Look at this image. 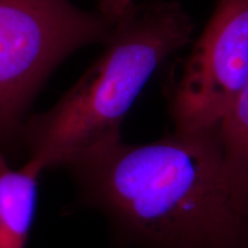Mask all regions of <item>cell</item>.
<instances>
[{"instance_id": "cell-5", "label": "cell", "mask_w": 248, "mask_h": 248, "mask_svg": "<svg viewBox=\"0 0 248 248\" xmlns=\"http://www.w3.org/2000/svg\"><path fill=\"white\" fill-rule=\"evenodd\" d=\"M45 169L29 159L14 169L0 152V248H26L35 221L39 177Z\"/></svg>"}, {"instance_id": "cell-1", "label": "cell", "mask_w": 248, "mask_h": 248, "mask_svg": "<svg viewBox=\"0 0 248 248\" xmlns=\"http://www.w3.org/2000/svg\"><path fill=\"white\" fill-rule=\"evenodd\" d=\"M80 203L106 219L113 248H248V215L226 172L218 130L147 144L122 137L63 166Z\"/></svg>"}, {"instance_id": "cell-4", "label": "cell", "mask_w": 248, "mask_h": 248, "mask_svg": "<svg viewBox=\"0 0 248 248\" xmlns=\"http://www.w3.org/2000/svg\"><path fill=\"white\" fill-rule=\"evenodd\" d=\"M248 78V0H218L172 89L175 131L218 130Z\"/></svg>"}, {"instance_id": "cell-7", "label": "cell", "mask_w": 248, "mask_h": 248, "mask_svg": "<svg viewBox=\"0 0 248 248\" xmlns=\"http://www.w3.org/2000/svg\"><path fill=\"white\" fill-rule=\"evenodd\" d=\"M97 11L110 23L116 24L135 7V0H97Z\"/></svg>"}, {"instance_id": "cell-2", "label": "cell", "mask_w": 248, "mask_h": 248, "mask_svg": "<svg viewBox=\"0 0 248 248\" xmlns=\"http://www.w3.org/2000/svg\"><path fill=\"white\" fill-rule=\"evenodd\" d=\"M192 18L173 0L136 5L114 24L99 58L57 104L28 117L21 147L45 170L121 138V126L152 76L191 43Z\"/></svg>"}, {"instance_id": "cell-3", "label": "cell", "mask_w": 248, "mask_h": 248, "mask_svg": "<svg viewBox=\"0 0 248 248\" xmlns=\"http://www.w3.org/2000/svg\"><path fill=\"white\" fill-rule=\"evenodd\" d=\"M114 24L71 0H0V152L21 147L33 101L68 57L104 44Z\"/></svg>"}, {"instance_id": "cell-6", "label": "cell", "mask_w": 248, "mask_h": 248, "mask_svg": "<svg viewBox=\"0 0 248 248\" xmlns=\"http://www.w3.org/2000/svg\"><path fill=\"white\" fill-rule=\"evenodd\" d=\"M225 169L248 215V78L218 128Z\"/></svg>"}]
</instances>
